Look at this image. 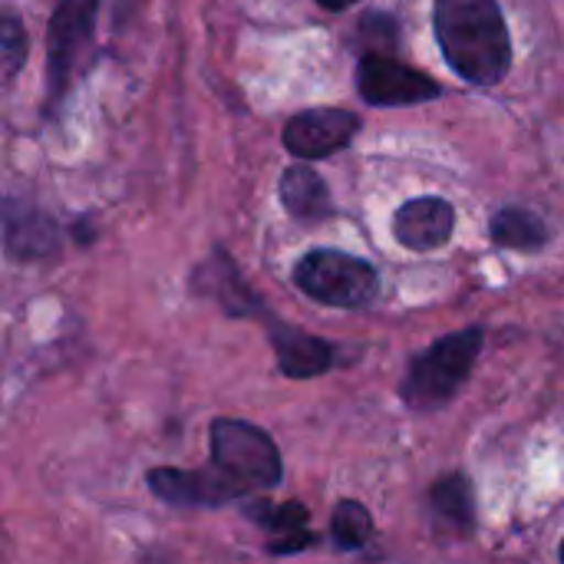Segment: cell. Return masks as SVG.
<instances>
[{"label":"cell","instance_id":"obj_8","mask_svg":"<svg viewBox=\"0 0 564 564\" xmlns=\"http://www.w3.org/2000/svg\"><path fill=\"white\" fill-rule=\"evenodd\" d=\"M360 132V116L347 109H304L284 126V149L297 159H327L350 145Z\"/></svg>","mask_w":564,"mask_h":564},{"label":"cell","instance_id":"obj_18","mask_svg":"<svg viewBox=\"0 0 564 564\" xmlns=\"http://www.w3.org/2000/svg\"><path fill=\"white\" fill-rule=\"evenodd\" d=\"M0 46H3V53H0L3 56V79L10 83L20 73L23 59H26V33H23V23L13 13H7L3 23H0Z\"/></svg>","mask_w":564,"mask_h":564},{"label":"cell","instance_id":"obj_14","mask_svg":"<svg viewBox=\"0 0 564 564\" xmlns=\"http://www.w3.org/2000/svg\"><path fill=\"white\" fill-rule=\"evenodd\" d=\"M278 192H281V205L297 221H324L334 215V198H330L327 182L307 165L284 169Z\"/></svg>","mask_w":564,"mask_h":564},{"label":"cell","instance_id":"obj_7","mask_svg":"<svg viewBox=\"0 0 564 564\" xmlns=\"http://www.w3.org/2000/svg\"><path fill=\"white\" fill-rule=\"evenodd\" d=\"M155 499L178 509H218L245 496V489L228 479L215 463L208 469H152L145 476Z\"/></svg>","mask_w":564,"mask_h":564},{"label":"cell","instance_id":"obj_11","mask_svg":"<svg viewBox=\"0 0 564 564\" xmlns=\"http://www.w3.org/2000/svg\"><path fill=\"white\" fill-rule=\"evenodd\" d=\"M192 288H195V294H205V297H212L215 304H221L231 317L261 314L258 297L248 291V284L241 281V274L235 271V264L228 261L225 251H215V254L195 271Z\"/></svg>","mask_w":564,"mask_h":564},{"label":"cell","instance_id":"obj_10","mask_svg":"<svg viewBox=\"0 0 564 564\" xmlns=\"http://www.w3.org/2000/svg\"><path fill=\"white\" fill-rule=\"evenodd\" d=\"M268 337H271V347L278 357V370L291 380H311L334 367V347L314 334H304L294 324L271 321Z\"/></svg>","mask_w":564,"mask_h":564},{"label":"cell","instance_id":"obj_19","mask_svg":"<svg viewBox=\"0 0 564 564\" xmlns=\"http://www.w3.org/2000/svg\"><path fill=\"white\" fill-rule=\"evenodd\" d=\"M317 3H321L324 10H334V13H337V10H347V7H354L357 0H317Z\"/></svg>","mask_w":564,"mask_h":564},{"label":"cell","instance_id":"obj_6","mask_svg":"<svg viewBox=\"0 0 564 564\" xmlns=\"http://www.w3.org/2000/svg\"><path fill=\"white\" fill-rule=\"evenodd\" d=\"M357 89L364 102L370 106H416L443 96V86L430 76L420 73L400 59H390L383 53H367L357 66Z\"/></svg>","mask_w":564,"mask_h":564},{"label":"cell","instance_id":"obj_2","mask_svg":"<svg viewBox=\"0 0 564 564\" xmlns=\"http://www.w3.org/2000/svg\"><path fill=\"white\" fill-rule=\"evenodd\" d=\"M482 340H486L482 327H466L449 337H440L433 347L416 354L400 383V400L416 413L443 410L466 387L479 360Z\"/></svg>","mask_w":564,"mask_h":564},{"label":"cell","instance_id":"obj_4","mask_svg":"<svg viewBox=\"0 0 564 564\" xmlns=\"http://www.w3.org/2000/svg\"><path fill=\"white\" fill-rule=\"evenodd\" d=\"M294 284L307 297L327 304V307H364L377 297L380 278L377 268L334 251V248H314L294 264Z\"/></svg>","mask_w":564,"mask_h":564},{"label":"cell","instance_id":"obj_1","mask_svg":"<svg viewBox=\"0 0 564 564\" xmlns=\"http://www.w3.org/2000/svg\"><path fill=\"white\" fill-rule=\"evenodd\" d=\"M433 26L446 63L473 86H496L509 73L512 40L496 0H436Z\"/></svg>","mask_w":564,"mask_h":564},{"label":"cell","instance_id":"obj_15","mask_svg":"<svg viewBox=\"0 0 564 564\" xmlns=\"http://www.w3.org/2000/svg\"><path fill=\"white\" fill-rule=\"evenodd\" d=\"M489 235L499 248H509V251H542L552 238L549 225L535 212L519 208V205L496 212L489 221Z\"/></svg>","mask_w":564,"mask_h":564},{"label":"cell","instance_id":"obj_16","mask_svg":"<svg viewBox=\"0 0 564 564\" xmlns=\"http://www.w3.org/2000/svg\"><path fill=\"white\" fill-rule=\"evenodd\" d=\"M433 512L436 519H443L449 525V532L456 535H469L476 529V509H473V489L466 482V476H446L433 486L430 492Z\"/></svg>","mask_w":564,"mask_h":564},{"label":"cell","instance_id":"obj_9","mask_svg":"<svg viewBox=\"0 0 564 564\" xmlns=\"http://www.w3.org/2000/svg\"><path fill=\"white\" fill-rule=\"evenodd\" d=\"M456 231V208L446 198H413L397 208L393 235L410 251H436Z\"/></svg>","mask_w":564,"mask_h":564},{"label":"cell","instance_id":"obj_20","mask_svg":"<svg viewBox=\"0 0 564 564\" xmlns=\"http://www.w3.org/2000/svg\"><path fill=\"white\" fill-rule=\"evenodd\" d=\"M558 558H562V562H564V542H562V549H558Z\"/></svg>","mask_w":564,"mask_h":564},{"label":"cell","instance_id":"obj_3","mask_svg":"<svg viewBox=\"0 0 564 564\" xmlns=\"http://www.w3.org/2000/svg\"><path fill=\"white\" fill-rule=\"evenodd\" d=\"M208 443H212V463L228 479H235L245 492L274 489L284 479V466L274 440L245 420H225V416L215 420L208 430Z\"/></svg>","mask_w":564,"mask_h":564},{"label":"cell","instance_id":"obj_13","mask_svg":"<svg viewBox=\"0 0 564 564\" xmlns=\"http://www.w3.org/2000/svg\"><path fill=\"white\" fill-rule=\"evenodd\" d=\"M3 241L10 258H46L56 248V225L30 205H17L13 198L3 208Z\"/></svg>","mask_w":564,"mask_h":564},{"label":"cell","instance_id":"obj_5","mask_svg":"<svg viewBox=\"0 0 564 564\" xmlns=\"http://www.w3.org/2000/svg\"><path fill=\"white\" fill-rule=\"evenodd\" d=\"M96 13H99V0H59L53 17H50L46 76H50V99L53 102H59L69 89L76 56L96 30Z\"/></svg>","mask_w":564,"mask_h":564},{"label":"cell","instance_id":"obj_17","mask_svg":"<svg viewBox=\"0 0 564 564\" xmlns=\"http://www.w3.org/2000/svg\"><path fill=\"white\" fill-rule=\"evenodd\" d=\"M330 535H334V542H337L344 552H360V549L370 542V535H373V519H370V512H367L360 502L347 499V502H340L337 512H334Z\"/></svg>","mask_w":564,"mask_h":564},{"label":"cell","instance_id":"obj_12","mask_svg":"<svg viewBox=\"0 0 564 564\" xmlns=\"http://www.w3.org/2000/svg\"><path fill=\"white\" fill-rule=\"evenodd\" d=\"M245 516L271 532V542H268L271 555H294L314 545V535L307 532L311 512L301 502H284V506L254 502V506H245Z\"/></svg>","mask_w":564,"mask_h":564}]
</instances>
